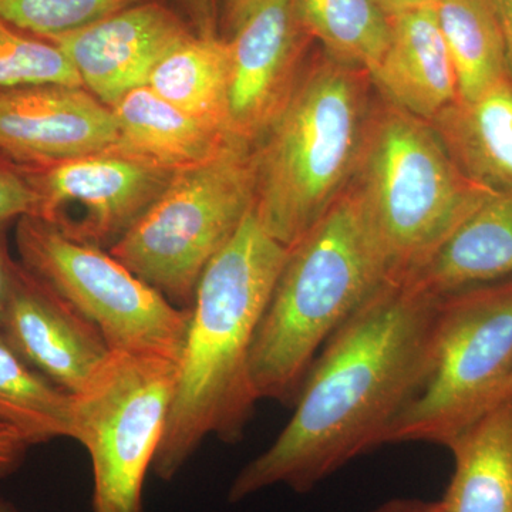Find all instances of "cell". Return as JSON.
Segmentation results:
<instances>
[{
    "label": "cell",
    "instance_id": "cell-24",
    "mask_svg": "<svg viewBox=\"0 0 512 512\" xmlns=\"http://www.w3.org/2000/svg\"><path fill=\"white\" fill-rule=\"evenodd\" d=\"M40 84L83 87L69 57L55 43L0 20V90Z\"/></svg>",
    "mask_w": 512,
    "mask_h": 512
},
{
    "label": "cell",
    "instance_id": "cell-16",
    "mask_svg": "<svg viewBox=\"0 0 512 512\" xmlns=\"http://www.w3.org/2000/svg\"><path fill=\"white\" fill-rule=\"evenodd\" d=\"M512 278V194H491L404 279L434 298Z\"/></svg>",
    "mask_w": 512,
    "mask_h": 512
},
{
    "label": "cell",
    "instance_id": "cell-21",
    "mask_svg": "<svg viewBox=\"0 0 512 512\" xmlns=\"http://www.w3.org/2000/svg\"><path fill=\"white\" fill-rule=\"evenodd\" d=\"M457 77L458 101H471L508 77L500 26L488 0L433 5Z\"/></svg>",
    "mask_w": 512,
    "mask_h": 512
},
{
    "label": "cell",
    "instance_id": "cell-9",
    "mask_svg": "<svg viewBox=\"0 0 512 512\" xmlns=\"http://www.w3.org/2000/svg\"><path fill=\"white\" fill-rule=\"evenodd\" d=\"M19 262L96 326L111 352L178 362L191 309L168 301L107 249L66 237L36 217L18 220Z\"/></svg>",
    "mask_w": 512,
    "mask_h": 512
},
{
    "label": "cell",
    "instance_id": "cell-18",
    "mask_svg": "<svg viewBox=\"0 0 512 512\" xmlns=\"http://www.w3.org/2000/svg\"><path fill=\"white\" fill-rule=\"evenodd\" d=\"M431 127L460 170L493 194H512V82L457 101Z\"/></svg>",
    "mask_w": 512,
    "mask_h": 512
},
{
    "label": "cell",
    "instance_id": "cell-6",
    "mask_svg": "<svg viewBox=\"0 0 512 512\" xmlns=\"http://www.w3.org/2000/svg\"><path fill=\"white\" fill-rule=\"evenodd\" d=\"M254 201L252 144L231 141L211 160L175 173L109 252L168 301L191 309L202 274Z\"/></svg>",
    "mask_w": 512,
    "mask_h": 512
},
{
    "label": "cell",
    "instance_id": "cell-5",
    "mask_svg": "<svg viewBox=\"0 0 512 512\" xmlns=\"http://www.w3.org/2000/svg\"><path fill=\"white\" fill-rule=\"evenodd\" d=\"M349 190L393 282L420 268L493 194L460 170L430 123L384 100Z\"/></svg>",
    "mask_w": 512,
    "mask_h": 512
},
{
    "label": "cell",
    "instance_id": "cell-19",
    "mask_svg": "<svg viewBox=\"0 0 512 512\" xmlns=\"http://www.w3.org/2000/svg\"><path fill=\"white\" fill-rule=\"evenodd\" d=\"M454 473L443 512H512V397L451 441Z\"/></svg>",
    "mask_w": 512,
    "mask_h": 512
},
{
    "label": "cell",
    "instance_id": "cell-31",
    "mask_svg": "<svg viewBox=\"0 0 512 512\" xmlns=\"http://www.w3.org/2000/svg\"><path fill=\"white\" fill-rule=\"evenodd\" d=\"M8 227L9 225H0V311H2L13 268L16 265V259H13L10 254Z\"/></svg>",
    "mask_w": 512,
    "mask_h": 512
},
{
    "label": "cell",
    "instance_id": "cell-25",
    "mask_svg": "<svg viewBox=\"0 0 512 512\" xmlns=\"http://www.w3.org/2000/svg\"><path fill=\"white\" fill-rule=\"evenodd\" d=\"M143 0H0V20L47 39L86 28Z\"/></svg>",
    "mask_w": 512,
    "mask_h": 512
},
{
    "label": "cell",
    "instance_id": "cell-22",
    "mask_svg": "<svg viewBox=\"0 0 512 512\" xmlns=\"http://www.w3.org/2000/svg\"><path fill=\"white\" fill-rule=\"evenodd\" d=\"M73 394L29 365L0 333V424L30 446L73 439Z\"/></svg>",
    "mask_w": 512,
    "mask_h": 512
},
{
    "label": "cell",
    "instance_id": "cell-29",
    "mask_svg": "<svg viewBox=\"0 0 512 512\" xmlns=\"http://www.w3.org/2000/svg\"><path fill=\"white\" fill-rule=\"evenodd\" d=\"M265 0H224L221 15V28L224 30V39H228L242 25L245 20L255 12Z\"/></svg>",
    "mask_w": 512,
    "mask_h": 512
},
{
    "label": "cell",
    "instance_id": "cell-13",
    "mask_svg": "<svg viewBox=\"0 0 512 512\" xmlns=\"http://www.w3.org/2000/svg\"><path fill=\"white\" fill-rule=\"evenodd\" d=\"M0 333L30 366L72 394L111 353L96 326L19 261L0 311Z\"/></svg>",
    "mask_w": 512,
    "mask_h": 512
},
{
    "label": "cell",
    "instance_id": "cell-14",
    "mask_svg": "<svg viewBox=\"0 0 512 512\" xmlns=\"http://www.w3.org/2000/svg\"><path fill=\"white\" fill-rule=\"evenodd\" d=\"M113 109L84 87L63 84L0 90V154L37 167L116 146Z\"/></svg>",
    "mask_w": 512,
    "mask_h": 512
},
{
    "label": "cell",
    "instance_id": "cell-27",
    "mask_svg": "<svg viewBox=\"0 0 512 512\" xmlns=\"http://www.w3.org/2000/svg\"><path fill=\"white\" fill-rule=\"evenodd\" d=\"M181 15L198 36H221L224 0H175Z\"/></svg>",
    "mask_w": 512,
    "mask_h": 512
},
{
    "label": "cell",
    "instance_id": "cell-26",
    "mask_svg": "<svg viewBox=\"0 0 512 512\" xmlns=\"http://www.w3.org/2000/svg\"><path fill=\"white\" fill-rule=\"evenodd\" d=\"M37 195L25 170L0 154V225L36 217Z\"/></svg>",
    "mask_w": 512,
    "mask_h": 512
},
{
    "label": "cell",
    "instance_id": "cell-4",
    "mask_svg": "<svg viewBox=\"0 0 512 512\" xmlns=\"http://www.w3.org/2000/svg\"><path fill=\"white\" fill-rule=\"evenodd\" d=\"M390 282L348 188L289 248L252 343L251 376L259 400L296 402L319 350Z\"/></svg>",
    "mask_w": 512,
    "mask_h": 512
},
{
    "label": "cell",
    "instance_id": "cell-30",
    "mask_svg": "<svg viewBox=\"0 0 512 512\" xmlns=\"http://www.w3.org/2000/svg\"><path fill=\"white\" fill-rule=\"evenodd\" d=\"M503 35L508 77L512 82V0H488Z\"/></svg>",
    "mask_w": 512,
    "mask_h": 512
},
{
    "label": "cell",
    "instance_id": "cell-32",
    "mask_svg": "<svg viewBox=\"0 0 512 512\" xmlns=\"http://www.w3.org/2000/svg\"><path fill=\"white\" fill-rule=\"evenodd\" d=\"M372 512H443L441 501L414 500V498H400L380 505Z\"/></svg>",
    "mask_w": 512,
    "mask_h": 512
},
{
    "label": "cell",
    "instance_id": "cell-35",
    "mask_svg": "<svg viewBox=\"0 0 512 512\" xmlns=\"http://www.w3.org/2000/svg\"><path fill=\"white\" fill-rule=\"evenodd\" d=\"M0 512H20L13 507L12 504L8 503V501L2 500L0 498Z\"/></svg>",
    "mask_w": 512,
    "mask_h": 512
},
{
    "label": "cell",
    "instance_id": "cell-3",
    "mask_svg": "<svg viewBox=\"0 0 512 512\" xmlns=\"http://www.w3.org/2000/svg\"><path fill=\"white\" fill-rule=\"evenodd\" d=\"M370 86L369 73L322 50L252 144L254 214L284 247L305 237L352 184L376 109Z\"/></svg>",
    "mask_w": 512,
    "mask_h": 512
},
{
    "label": "cell",
    "instance_id": "cell-33",
    "mask_svg": "<svg viewBox=\"0 0 512 512\" xmlns=\"http://www.w3.org/2000/svg\"><path fill=\"white\" fill-rule=\"evenodd\" d=\"M376 2L387 15L392 16L404 10L434 5L437 0H376Z\"/></svg>",
    "mask_w": 512,
    "mask_h": 512
},
{
    "label": "cell",
    "instance_id": "cell-17",
    "mask_svg": "<svg viewBox=\"0 0 512 512\" xmlns=\"http://www.w3.org/2000/svg\"><path fill=\"white\" fill-rule=\"evenodd\" d=\"M113 113L119 137L110 151L170 173L205 163L235 141L192 119L148 86L126 94Z\"/></svg>",
    "mask_w": 512,
    "mask_h": 512
},
{
    "label": "cell",
    "instance_id": "cell-23",
    "mask_svg": "<svg viewBox=\"0 0 512 512\" xmlns=\"http://www.w3.org/2000/svg\"><path fill=\"white\" fill-rule=\"evenodd\" d=\"M295 8L326 55L369 74L376 69L392 35L390 16L376 0H295Z\"/></svg>",
    "mask_w": 512,
    "mask_h": 512
},
{
    "label": "cell",
    "instance_id": "cell-2",
    "mask_svg": "<svg viewBox=\"0 0 512 512\" xmlns=\"http://www.w3.org/2000/svg\"><path fill=\"white\" fill-rule=\"evenodd\" d=\"M288 254L252 208L202 274L151 468L161 481H173L207 437L228 444L242 439L259 400L251 376L252 343Z\"/></svg>",
    "mask_w": 512,
    "mask_h": 512
},
{
    "label": "cell",
    "instance_id": "cell-10",
    "mask_svg": "<svg viewBox=\"0 0 512 512\" xmlns=\"http://www.w3.org/2000/svg\"><path fill=\"white\" fill-rule=\"evenodd\" d=\"M22 168L37 195L36 218L74 241L107 251L175 174L114 151Z\"/></svg>",
    "mask_w": 512,
    "mask_h": 512
},
{
    "label": "cell",
    "instance_id": "cell-12",
    "mask_svg": "<svg viewBox=\"0 0 512 512\" xmlns=\"http://www.w3.org/2000/svg\"><path fill=\"white\" fill-rule=\"evenodd\" d=\"M194 35L180 10L143 0L86 28L47 37L69 57L84 89L113 109L147 86L157 64Z\"/></svg>",
    "mask_w": 512,
    "mask_h": 512
},
{
    "label": "cell",
    "instance_id": "cell-20",
    "mask_svg": "<svg viewBox=\"0 0 512 512\" xmlns=\"http://www.w3.org/2000/svg\"><path fill=\"white\" fill-rule=\"evenodd\" d=\"M228 83V40L194 33L157 64L147 86L192 119L231 137Z\"/></svg>",
    "mask_w": 512,
    "mask_h": 512
},
{
    "label": "cell",
    "instance_id": "cell-28",
    "mask_svg": "<svg viewBox=\"0 0 512 512\" xmlns=\"http://www.w3.org/2000/svg\"><path fill=\"white\" fill-rule=\"evenodd\" d=\"M30 447L32 446L22 434L12 427L0 424V480L19 470Z\"/></svg>",
    "mask_w": 512,
    "mask_h": 512
},
{
    "label": "cell",
    "instance_id": "cell-1",
    "mask_svg": "<svg viewBox=\"0 0 512 512\" xmlns=\"http://www.w3.org/2000/svg\"><path fill=\"white\" fill-rule=\"evenodd\" d=\"M440 298L390 282L326 342L295 412L274 443L232 481L229 503L286 485L309 493L384 444L420 392L433 357Z\"/></svg>",
    "mask_w": 512,
    "mask_h": 512
},
{
    "label": "cell",
    "instance_id": "cell-7",
    "mask_svg": "<svg viewBox=\"0 0 512 512\" xmlns=\"http://www.w3.org/2000/svg\"><path fill=\"white\" fill-rule=\"evenodd\" d=\"M511 375L512 278L443 296L429 373L384 444L450 446L500 402Z\"/></svg>",
    "mask_w": 512,
    "mask_h": 512
},
{
    "label": "cell",
    "instance_id": "cell-8",
    "mask_svg": "<svg viewBox=\"0 0 512 512\" xmlns=\"http://www.w3.org/2000/svg\"><path fill=\"white\" fill-rule=\"evenodd\" d=\"M177 362L111 352L73 394V439L92 461L93 512H144L143 491L173 402Z\"/></svg>",
    "mask_w": 512,
    "mask_h": 512
},
{
    "label": "cell",
    "instance_id": "cell-34",
    "mask_svg": "<svg viewBox=\"0 0 512 512\" xmlns=\"http://www.w3.org/2000/svg\"><path fill=\"white\" fill-rule=\"evenodd\" d=\"M512 397V375L510 376V379H508L507 384H505V387L503 389V393H501L500 396V402H503L505 399H511ZM498 402V403H500Z\"/></svg>",
    "mask_w": 512,
    "mask_h": 512
},
{
    "label": "cell",
    "instance_id": "cell-11",
    "mask_svg": "<svg viewBox=\"0 0 512 512\" xmlns=\"http://www.w3.org/2000/svg\"><path fill=\"white\" fill-rule=\"evenodd\" d=\"M227 40L229 134L254 144L291 99L312 39L295 0H265Z\"/></svg>",
    "mask_w": 512,
    "mask_h": 512
},
{
    "label": "cell",
    "instance_id": "cell-15",
    "mask_svg": "<svg viewBox=\"0 0 512 512\" xmlns=\"http://www.w3.org/2000/svg\"><path fill=\"white\" fill-rule=\"evenodd\" d=\"M392 35L369 74L383 100L430 123L458 101L457 77L433 5L390 16Z\"/></svg>",
    "mask_w": 512,
    "mask_h": 512
}]
</instances>
